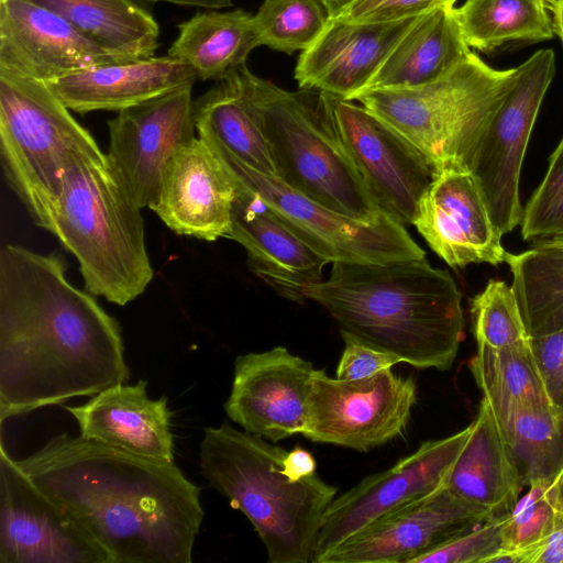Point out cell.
Instances as JSON below:
<instances>
[{
	"mask_svg": "<svg viewBox=\"0 0 563 563\" xmlns=\"http://www.w3.org/2000/svg\"><path fill=\"white\" fill-rule=\"evenodd\" d=\"M118 321L56 253L0 251V421L125 384Z\"/></svg>",
	"mask_w": 563,
	"mask_h": 563,
	"instance_id": "1",
	"label": "cell"
},
{
	"mask_svg": "<svg viewBox=\"0 0 563 563\" xmlns=\"http://www.w3.org/2000/svg\"><path fill=\"white\" fill-rule=\"evenodd\" d=\"M16 462L112 563H191L201 489L174 461L60 434Z\"/></svg>",
	"mask_w": 563,
	"mask_h": 563,
	"instance_id": "2",
	"label": "cell"
},
{
	"mask_svg": "<svg viewBox=\"0 0 563 563\" xmlns=\"http://www.w3.org/2000/svg\"><path fill=\"white\" fill-rule=\"evenodd\" d=\"M342 338L417 368L450 369L464 338L461 291L426 257L390 263H332L330 277L305 290Z\"/></svg>",
	"mask_w": 563,
	"mask_h": 563,
	"instance_id": "3",
	"label": "cell"
},
{
	"mask_svg": "<svg viewBox=\"0 0 563 563\" xmlns=\"http://www.w3.org/2000/svg\"><path fill=\"white\" fill-rule=\"evenodd\" d=\"M286 453L224 422L203 430L200 472L252 523L269 563H312L323 515L338 488L317 473L290 477Z\"/></svg>",
	"mask_w": 563,
	"mask_h": 563,
	"instance_id": "4",
	"label": "cell"
},
{
	"mask_svg": "<svg viewBox=\"0 0 563 563\" xmlns=\"http://www.w3.org/2000/svg\"><path fill=\"white\" fill-rule=\"evenodd\" d=\"M141 210L108 155H86L67 168L43 229L75 256L87 291L125 306L153 279Z\"/></svg>",
	"mask_w": 563,
	"mask_h": 563,
	"instance_id": "5",
	"label": "cell"
},
{
	"mask_svg": "<svg viewBox=\"0 0 563 563\" xmlns=\"http://www.w3.org/2000/svg\"><path fill=\"white\" fill-rule=\"evenodd\" d=\"M233 73L260 120L277 178L350 218L372 222L385 214L339 136L332 96L301 88L285 90L246 65Z\"/></svg>",
	"mask_w": 563,
	"mask_h": 563,
	"instance_id": "6",
	"label": "cell"
},
{
	"mask_svg": "<svg viewBox=\"0 0 563 563\" xmlns=\"http://www.w3.org/2000/svg\"><path fill=\"white\" fill-rule=\"evenodd\" d=\"M517 67L496 69L471 52L440 78L410 88L368 89L352 101L412 143L435 174L472 169L495 113L511 90Z\"/></svg>",
	"mask_w": 563,
	"mask_h": 563,
	"instance_id": "7",
	"label": "cell"
},
{
	"mask_svg": "<svg viewBox=\"0 0 563 563\" xmlns=\"http://www.w3.org/2000/svg\"><path fill=\"white\" fill-rule=\"evenodd\" d=\"M103 152L46 82L0 68V157L8 185L43 229L78 157Z\"/></svg>",
	"mask_w": 563,
	"mask_h": 563,
	"instance_id": "8",
	"label": "cell"
},
{
	"mask_svg": "<svg viewBox=\"0 0 563 563\" xmlns=\"http://www.w3.org/2000/svg\"><path fill=\"white\" fill-rule=\"evenodd\" d=\"M203 140L233 179L256 192L277 216L329 263H390L426 257L406 228L388 214L363 222L329 209L275 176L261 174L216 141Z\"/></svg>",
	"mask_w": 563,
	"mask_h": 563,
	"instance_id": "9",
	"label": "cell"
},
{
	"mask_svg": "<svg viewBox=\"0 0 563 563\" xmlns=\"http://www.w3.org/2000/svg\"><path fill=\"white\" fill-rule=\"evenodd\" d=\"M416 401L413 378L391 368L357 379L333 378L316 368L301 435L368 452L406 431Z\"/></svg>",
	"mask_w": 563,
	"mask_h": 563,
	"instance_id": "10",
	"label": "cell"
},
{
	"mask_svg": "<svg viewBox=\"0 0 563 563\" xmlns=\"http://www.w3.org/2000/svg\"><path fill=\"white\" fill-rule=\"evenodd\" d=\"M517 69L516 81L489 123L471 169L501 236L522 221L521 166L539 109L555 74L554 52L539 49Z\"/></svg>",
	"mask_w": 563,
	"mask_h": 563,
	"instance_id": "11",
	"label": "cell"
},
{
	"mask_svg": "<svg viewBox=\"0 0 563 563\" xmlns=\"http://www.w3.org/2000/svg\"><path fill=\"white\" fill-rule=\"evenodd\" d=\"M0 563H112L0 445Z\"/></svg>",
	"mask_w": 563,
	"mask_h": 563,
	"instance_id": "12",
	"label": "cell"
},
{
	"mask_svg": "<svg viewBox=\"0 0 563 563\" xmlns=\"http://www.w3.org/2000/svg\"><path fill=\"white\" fill-rule=\"evenodd\" d=\"M470 432L471 424L446 438L424 441L391 467L335 497L323 515L312 563L375 520L444 486Z\"/></svg>",
	"mask_w": 563,
	"mask_h": 563,
	"instance_id": "13",
	"label": "cell"
},
{
	"mask_svg": "<svg viewBox=\"0 0 563 563\" xmlns=\"http://www.w3.org/2000/svg\"><path fill=\"white\" fill-rule=\"evenodd\" d=\"M339 136L382 211L412 225L435 170L405 136L368 109L332 98Z\"/></svg>",
	"mask_w": 563,
	"mask_h": 563,
	"instance_id": "14",
	"label": "cell"
},
{
	"mask_svg": "<svg viewBox=\"0 0 563 563\" xmlns=\"http://www.w3.org/2000/svg\"><path fill=\"white\" fill-rule=\"evenodd\" d=\"M192 86L122 109L108 121V158L141 209L152 208L172 158L196 136Z\"/></svg>",
	"mask_w": 563,
	"mask_h": 563,
	"instance_id": "15",
	"label": "cell"
},
{
	"mask_svg": "<svg viewBox=\"0 0 563 563\" xmlns=\"http://www.w3.org/2000/svg\"><path fill=\"white\" fill-rule=\"evenodd\" d=\"M492 516L489 509L459 497L444 485L369 523L327 552L319 563H413Z\"/></svg>",
	"mask_w": 563,
	"mask_h": 563,
	"instance_id": "16",
	"label": "cell"
},
{
	"mask_svg": "<svg viewBox=\"0 0 563 563\" xmlns=\"http://www.w3.org/2000/svg\"><path fill=\"white\" fill-rule=\"evenodd\" d=\"M314 369L285 346L240 355L224 410L244 431L274 443L302 434Z\"/></svg>",
	"mask_w": 563,
	"mask_h": 563,
	"instance_id": "17",
	"label": "cell"
},
{
	"mask_svg": "<svg viewBox=\"0 0 563 563\" xmlns=\"http://www.w3.org/2000/svg\"><path fill=\"white\" fill-rule=\"evenodd\" d=\"M412 225L450 267L505 263L503 236L470 169L438 172L422 195Z\"/></svg>",
	"mask_w": 563,
	"mask_h": 563,
	"instance_id": "18",
	"label": "cell"
},
{
	"mask_svg": "<svg viewBox=\"0 0 563 563\" xmlns=\"http://www.w3.org/2000/svg\"><path fill=\"white\" fill-rule=\"evenodd\" d=\"M128 59L43 7L25 0H0V68L47 82Z\"/></svg>",
	"mask_w": 563,
	"mask_h": 563,
	"instance_id": "19",
	"label": "cell"
},
{
	"mask_svg": "<svg viewBox=\"0 0 563 563\" xmlns=\"http://www.w3.org/2000/svg\"><path fill=\"white\" fill-rule=\"evenodd\" d=\"M235 185L198 135L172 158L152 210L176 234L214 242L230 239Z\"/></svg>",
	"mask_w": 563,
	"mask_h": 563,
	"instance_id": "20",
	"label": "cell"
},
{
	"mask_svg": "<svg viewBox=\"0 0 563 563\" xmlns=\"http://www.w3.org/2000/svg\"><path fill=\"white\" fill-rule=\"evenodd\" d=\"M233 181L230 239L245 249L247 265L260 279L280 297L302 305L306 288L323 280L329 262L292 232L256 192Z\"/></svg>",
	"mask_w": 563,
	"mask_h": 563,
	"instance_id": "21",
	"label": "cell"
},
{
	"mask_svg": "<svg viewBox=\"0 0 563 563\" xmlns=\"http://www.w3.org/2000/svg\"><path fill=\"white\" fill-rule=\"evenodd\" d=\"M415 20L351 23L329 16L316 41L300 52L294 73L298 87L352 101Z\"/></svg>",
	"mask_w": 563,
	"mask_h": 563,
	"instance_id": "22",
	"label": "cell"
},
{
	"mask_svg": "<svg viewBox=\"0 0 563 563\" xmlns=\"http://www.w3.org/2000/svg\"><path fill=\"white\" fill-rule=\"evenodd\" d=\"M146 386L144 379L134 385L119 384L66 410L85 439L139 456L174 461L168 399H151Z\"/></svg>",
	"mask_w": 563,
	"mask_h": 563,
	"instance_id": "23",
	"label": "cell"
},
{
	"mask_svg": "<svg viewBox=\"0 0 563 563\" xmlns=\"http://www.w3.org/2000/svg\"><path fill=\"white\" fill-rule=\"evenodd\" d=\"M197 73L170 57L128 59L85 68L46 85L71 111H120L195 84Z\"/></svg>",
	"mask_w": 563,
	"mask_h": 563,
	"instance_id": "24",
	"label": "cell"
},
{
	"mask_svg": "<svg viewBox=\"0 0 563 563\" xmlns=\"http://www.w3.org/2000/svg\"><path fill=\"white\" fill-rule=\"evenodd\" d=\"M445 486L495 516L510 514L519 500L523 486L519 471L484 397Z\"/></svg>",
	"mask_w": 563,
	"mask_h": 563,
	"instance_id": "25",
	"label": "cell"
},
{
	"mask_svg": "<svg viewBox=\"0 0 563 563\" xmlns=\"http://www.w3.org/2000/svg\"><path fill=\"white\" fill-rule=\"evenodd\" d=\"M471 52L455 5L434 8L416 18L363 90L428 84L450 71Z\"/></svg>",
	"mask_w": 563,
	"mask_h": 563,
	"instance_id": "26",
	"label": "cell"
},
{
	"mask_svg": "<svg viewBox=\"0 0 563 563\" xmlns=\"http://www.w3.org/2000/svg\"><path fill=\"white\" fill-rule=\"evenodd\" d=\"M258 46L252 13L205 10L178 24L167 55L190 66L198 79L217 81L246 65L250 53Z\"/></svg>",
	"mask_w": 563,
	"mask_h": 563,
	"instance_id": "27",
	"label": "cell"
},
{
	"mask_svg": "<svg viewBox=\"0 0 563 563\" xmlns=\"http://www.w3.org/2000/svg\"><path fill=\"white\" fill-rule=\"evenodd\" d=\"M197 135L216 141L252 169L277 177L260 120L233 70L195 100Z\"/></svg>",
	"mask_w": 563,
	"mask_h": 563,
	"instance_id": "28",
	"label": "cell"
},
{
	"mask_svg": "<svg viewBox=\"0 0 563 563\" xmlns=\"http://www.w3.org/2000/svg\"><path fill=\"white\" fill-rule=\"evenodd\" d=\"M523 485L552 478L561 465L563 412L552 405L485 397Z\"/></svg>",
	"mask_w": 563,
	"mask_h": 563,
	"instance_id": "29",
	"label": "cell"
},
{
	"mask_svg": "<svg viewBox=\"0 0 563 563\" xmlns=\"http://www.w3.org/2000/svg\"><path fill=\"white\" fill-rule=\"evenodd\" d=\"M65 19L78 31L121 56H154L159 26L150 11L133 0H25Z\"/></svg>",
	"mask_w": 563,
	"mask_h": 563,
	"instance_id": "30",
	"label": "cell"
},
{
	"mask_svg": "<svg viewBox=\"0 0 563 563\" xmlns=\"http://www.w3.org/2000/svg\"><path fill=\"white\" fill-rule=\"evenodd\" d=\"M505 263L529 336L563 330V249L531 245Z\"/></svg>",
	"mask_w": 563,
	"mask_h": 563,
	"instance_id": "31",
	"label": "cell"
},
{
	"mask_svg": "<svg viewBox=\"0 0 563 563\" xmlns=\"http://www.w3.org/2000/svg\"><path fill=\"white\" fill-rule=\"evenodd\" d=\"M455 14L467 45L482 52L506 42H541L554 35L544 0H464Z\"/></svg>",
	"mask_w": 563,
	"mask_h": 563,
	"instance_id": "32",
	"label": "cell"
},
{
	"mask_svg": "<svg viewBox=\"0 0 563 563\" xmlns=\"http://www.w3.org/2000/svg\"><path fill=\"white\" fill-rule=\"evenodd\" d=\"M468 367L485 397L551 405L534 363L529 339L501 347L477 345Z\"/></svg>",
	"mask_w": 563,
	"mask_h": 563,
	"instance_id": "33",
	"label": "cell"
},
{
	"mask_svg": "<svg viewBox=\"0 0 563 563\" xmlns=\"http://www.w3.org/2000/svg\"><path fill=\"white\" fill-rule=\"evenodd\" d=\"M253 18L260 46L290 55L316 41L329 14L321 0H264Z\"/></svg>",
	"mask_w": 563,
	"mask_h": 563,
	"instance_id": "34",
	"label": "cell"
},
{
	"mask_svg": "<svg viewBox=\"0 0 563 563\" xmlns=\"http://www.w3.org/2000/svg\"><path fill=\"white\" fill-rule=\"evenodd\" d=\"M471 316L477 345L501 347L529 339L512 288L504 280H488L471 300Z\"/></svg>",
	"mask_w": 563,
	"mask_h": 563,
	"instance_id": "35",
	"label": "cell"
},
{
	"mask_svg": "<svg viewBox=\"0 0 563 563\" xmlns=\"http://www.w3.org/2000/svg\"><path fill=\"white\" fill-rule=\"evenodd\" d=\"M521 236L531 245L563 240V137L549 158L542 181L523 208Z\"/></svg>",
	"mask_w": 563,
	"mask_h": 563,
	"instance_id": "36",
	"label": "cell"
},
{
	"mask_svg": "<svg viewBox=\"0 0 563 563\" xmlns=\"http://www.w3.org/2000/svg\"><path fill=\"white\" fill-rule=\"evenodd\" d=\"M552 478L529 483L528 493L519 498L505 521L503 549L531 548L553 531L558 519V506L551 489Z\"/></svg>",
	"mask_w": 563,
	"mask_h": 563,
	"instance_id": "37",
	"label": "cell"
},
{
	"mask_svg": "<svg viewBox=\"0 0 563 563\" xmlns=\"http://www.w3.org/2000/svg\"><path fill=\"white\" fill-rule=\"evenodd\" d=\"M508 515L489 517L470 531L421 554L413 563H487L504 548L503 527Z\"/></svg>",
	"mask_w": 563,
	"mask_h": 563,
	"instance_id": "38",
	"label": "cell"
},
{
	"mask_svg": "<svg viewBox=\"0 0 563 563\" xmlns=\"http://www.w3.org/2000/svg\"><path fill=\"white\" fill-rule=\"evenodd\" d=\"M457 0H352L333 18L351 23H383L417 18L441 5H455Z\"/></svg>",
	"mask_w": 563,
	"mask_h": 563,
	"instance_id": "39",
	"label": "cell"
},
{
	"mask_svg": "<svg viewBox=\"0 0 563 563\" xmlns=\"http://www.w3.org/2000/svg\"><path fill=\"white\" fill-rule=\"evenodd\" d=\"M529 345L549 401L563 412V330L529 336Z\"/></svg>",
	"mask_w": 563,
	"mask_h": 563,
	"instance_id": "40",
	"label": "cell"
},
{
	"mask_svg": "<svg viewBox=\"0 0 563 563\" xmlns=\"http://www.w3.org/2000/svg\"><path fill=\"white\" fill-rule=\"evenodd\" d=\"M343 340L345 346L335 372V377L339 379H357L371 376L400 363L390 353L350 338H343Z\"/></svg>",
	"mask_w": 563,
	"mask_h": 563,
	"instance_id": "41",
	"label": "cell"
},
{
	"mask_svg": "<svg viewBox=\"0 0 563 563\" xmlns=\"http://www.w3.org/2000/svg\"><path fill=\"white\" fill-rule=\"evenodd\" d=\"M520 551L522 563H563V512L558 509L555 527L543 541Z\"/></svg>",
	"mask_w": 563,
	"mask_h": 563,
	"instance_id": "42",
	"label": "cell"
},
{
	"mask_svg": "<svg viewBox=\"0 0 563 563\" xmlns=\"http://www.w3.org/2000/svg\"><path fill=\"white\" fill-rule=\"evenodd\" d=\"M284 466L288 475L295 479L305 478L317 473V463L313 455L300 446L287 451Z\"/></svg>",
	"mask_w": 563,
	"mask_h": 563,
	"instance_id": "43",
	"label": "cell"
},
{
	"mask_svg": "<svg viewBox=\"0 0 563 563\" xmlns=\"http://www.w3.org/2000/svg\"><path fill=\"white\" fill-rule=\"evenodd\" d=\"M140 5L146 8L150 4L167 2L184 7H195L205 10H220L232 5V0H133Z\"/></svg>",
	"mask_w": 563,
	"mask_h": 563,
	"instance_id": "44",
	"label": "cell"
},
{
	"mask_svg": "<svg viewBox=\"0 0 563 563\" xmlns=\"http://www.w3.org/2000/svg\"><path fill=\"white\" fill-rule=\"evenodd\" d=\"M551 489L558 506L563 512V465L558 470L551 482Z\"/></svg>",
	"mask_w": 563,
	"mask_h": 563,
	"instance_id": "45",
	"label": "cell"
},
{
	"mask_svg": "<svg viewBox=\"0 0 563 563\" xmlns=\"http://www.w3.org/2000/svg\"><path fill=\"white\" fill-rule=\"evenodd\" d=\"M554 33L560 37L563 44V0L552 10Z\"/></svg>",
	"mask_w": 563,
	"mask_h": 563,
	"instance_id": "46",
	"label": "cell"
},
{
	"mask_svg": "<svg viewBox=\"0 0 563 563\" xmlns=\"http://www.w3.org/2000/svg\"><path fill=\"white\" fill-rule=\"evenodd\" d=\"M352 0H325L323 5L329 14V16L333 15L341 8L350 3Z\"/></svg>",
	"mask_w": 563,
	"mask_h": 563,
	"instance_id": "47",
	"label": "cell"
},
{
	"mask_svg": "<svg viewBox=\"0 0 563 563\" xmlns=\"http://www.w3.org/2000/svg\"><path fill=\"white\" fill-rule=\"evenodd\" d=\"M536 245L563 249V240L545 241Z\"/></svg>",
	"mask_w": 563,
	"mask_h": 563,
	"instance_id": "48",
	"label": "cell"
},
{
	"mask_svg": "<svg viewBox=\"0 0 563 563\" xmlns=\"http://www.w3.org/2000/svg\"><path fill=\"white\" fill-rule=\"evenodd\" d=\"M548 8L552 11L559 3L561 0H544Z\"/></svg>",
	"mask_w": 563,
	"mask_h": 563,
	"instance_id": "49",
	"label": "cell"
},
{
	"mask_svg": "<svg viewBox=\"0 0 563 563\" xmlns=\"http://www.w3.org/2000/svg\"><path fill=\"white\" fill-rule=\"evenodd\" d=\"M563 465V451H562V460H561V465L560 467Z\"/></svg>",
	"mask_w": 563,
	"mask_h": 563,
	"instance_id": "50",
	"label": "cell"
},
{
	"mask_svg": "<svg viewBox=\"0 0 563 563\" xmlns=\"http://www.w3.org/2000/svg\"><path fill=\"white\" fill-rule=\"evenodd\" d=\"M325 0H321V2L323 3Z\"/></svg>",
	"mask_w": 563,
	"mask_h": 563,
	"instance_id": "51",
	"label": "cell"
}]
</instances>
